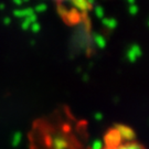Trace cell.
Segmentation results:
<instances>
[{"mask_svg":"<svg viewBox=\"0 0 149 149\" xmlns=\"http://www.w3.org/2000/svg\"><path fill=\"white\" fill-rule=\"evenodd\" d=\"M29 1H30V0H22V2H26V3H27V2H29Z\"/></svg>","mask_w":149,"mask_h":149,"instance_id":"cell-20","label":"cell"},{"mask_svg":"<svg viewBox=\"0 0 149 149\" xmlns=\"http://www.w3.org/2000/svg\"><path fill=\"white\" fill-rule=\"evenodd\" d=\"M10 23H11V19L9 18V17H6V18H3V24L8 26V24H10Z\"/></svg>","mask_w":149,"mask_h":149,"instance_id":"cell-14","label":"cell"},{"mask_svg":"<svg viewBox=\"0 0 149 149\" xmlns=\"http://www.w3.org/2000/svg\"><path fill=\"white\" fill-rule=\"evenodd\" d=\"M6 6L3 3H0V10H5Z\"/></svg>","mask_w":149,"mask_h":149,"instance_id":"cell-19","label":"cell"},{"mask_svg":"<svg viewBox=\"0 0 149 149\" xmlns=\"http://www.w3.org/2000/svg\"><path fill=\"white\" fill-rule=\"evenodd\" d=\"M95 15L98 19H103V18H105V11H104V9H103V7H101V6H97V7H96L95 8Z\"/></svg>","mask_w":149,"mask_h":149,"instance_id":"cell-7","label":"cell"},{"mask_svg":"<svg viewBox=\"0 0 149 149\" xmlns=\"http://www.w3.org/2000/svg\"><path fill=\"white\" fill-rule=\"evenodd\" d=\"M47 9H48V6L45 5V3H39V5L36 6V8L33 10H34V12H38V13H42Z\"/></svg>","mask_w":149,"mask_h":149,"instance_id":"cell-8","label":"cell"},{"mask_svg":"<svg viewBox=\"0 0 149 149\" xmlns=\"http://www.w3.org/2000/svg\"><path fill=\"white\" fill-rule=\"evenodd\" d=\"M72 2H73V6L77 10L87 11L90 8V5L86 2V0H72Z\"/></svg>","mask_w":149,"mask_h":149,"instance_id":"cell-3","label":"cell"},{"mask_svg":"<svg viewBox=\"0 0 149 149\" xmlns=\"http://www.w3.org/2000/svg\"><path fill=\"white\" fill-rule=\"evenodd\" d=\"M59 12H60V15H66V12H68V11H66V9H65V8H63V7H60L59 8Z\"/></svg>","mask_w":149,"mask_h":149,"instance_id":"cell-15","label":"cell"},{"mask_svg":"<svg viewBox=\"0 0 149 149\" xmlns=\"http://www.w3.org/2000/svg\"><path fill=\"white\" fill-rule=\"evenodd\" d=\"M34 13V10L33 8H26V9H18V10L13 11V16L17 17V18H21V19H24L27 17L31 16Z\"/></svg>","mask_w":149,"mask_h":149,"instance_id":"cell-2","label":"cell"},{"mask_svg":"<svg viewBox=\"0 0 149 149\" xmlns=\"http://www.w3.org/2000/svg\"><path fill=\"white\" fill-rule=\"evenodd\" d=\"M30 26H31V24L23 19V21H22V23H21V29H22V30H24V31H26V30H28V29H30Z\"/></svg>","mask_w":149,"mask_h":149,"instance_id":"cell-13","label":"cell"},{"mask_svg":"<svg viewBox=\"0 0 149 149\" xmlns=\"http://www.w3.org/2000/svg\"><path fill=\"white\" fill-rule=\"evenodd\" d=\"M129 50L135 54V56L138 59L139 56H141V54H143V51H141V49L139 47L138 44H133V45H130L129 47Z\"/></svg>","mask_w":149,"mask_h":149,"instance_id":"cell-6","label":"cell"},{"mask_svg":"<svg viewBox=\"0 0 149 149\" xmlns=\"http://www.w3.org/2000/svg\"><path fill=\"white\" fill-rule=\"evenodd\" d=\"M102 22H103V24L105 27L111 29V30H113V29H115V28L117 27V21L114 18H103Z\"/></svg>","mask_w":149,"mask_h":149,"instance_id":"cell-4","label":"cell"},{"mask_svg":"<svg viewBox=\"0 0 149 149\" xmlns=\"http://www.w3.org/2000/svg\"><path fill=\"white\" fill-rule=\"evenodd\" d=\"M12 2L17 6H21L22 3H23V2H22V0H12Z\"/></svg>","mask_w":149,"mask_h":149,"instance_id":"cell-16","label":"cell"},{"mask_svg":"<svg viewBox=\"0 0 149 149\" xmlns=\"http://www.w3.org/2000/svg\"><path fill=\"white\" fill-rule=\"evenodd\" d=\"M127 1H128V3L132 6V5H135V1H136V0H127Z\"/></svg>","mask_w":149,"mask_h":149,"instance_id":"cell-18","label":"cell"},{"mask_svg":"<svg viewBox=\"0 0 149 149\" xmlns=\"http://www.w3.org/2000/svg\"><path fill=\"white\" fill-rule=\"evenodd\" d=\"M94 41H95L96 45L100 49H105V47H106V39L100 33L94 34Z\"/></svg>","mask_w":149,"mask_h":149,"instance_id":"cell-5","label":"cell"},{"mask_svg":"<svg viewBox=\"0 0 149 149\" xmlns=\"http://www.w3.org/2000/svg\"><path fill=\"white\" fill-rule=\"evenodd\" d=\"M97 149H145L132 128L115 125L107 129Z\"/></svg>","mask_w":149,"mask_h":149,"instance_id":"cell-1","label":"cell"},{"mask_svg":"<svg viewBox=\"0 0 149 149\" xmlns=\"http://www.w3.org/2000/svg\"><path fill=\"white\" fill-rule=\"evenodd\" d=\"M30 30H31L32 32H34V33H37V32H39L40 30H41V26H40L38 22L32 23L31 26H30Z\"/></svg>","mask_w":149,"mask_h":149,"instance_id":"cell-10","label":"cell"},{"mask_svg":"<svg viewBox=\"0 0 149 149\" xmlns=\"http://www.w3.org/2000/svg\"><path fill=\"white\" fill-rule=\"evenodd\" d=\"M128 11H129V13H130L132 16H135V15L138 13V7H137L136 5H132L130 7H129Z\"/></svg>","mask_w":149,"mask_h":149,"instance_id":"cell-11","label":"cell"},{"mask_svg":"<svg viewBox=\"0 0 149 149\" xmlns=\"http://www.w3.org/2000/svg\"><path fill=\"white\" fill-rule=\"evenodd\" d=\"M94 1H96V0H86V2H87V3H88V5H93V3H94Z\"/></svg>","mask_w":149,"mask_h":149,"instance_id":"cell-17","label":"cell"},{"mask_svg":"<svg viewBox=\"0 0 149 149\" xmlns=\"http://www.w3.org/2000/svg\"><path fill=\"white\" fill-rule=\"evenodd\" d=\"M37 19H38V18H37V15H36V13H33V15L27 17V18H24V20L29 22L30 24H32V23H36V22H37Z\"/></svg>","mask_w":149,"mask_h":149,"instance_id":"cell-9","label":"cell"},{"mask_svg":"<svg viewBox=\"0 0 149 149\" xmlns=\"http://www.w3.org/2000/svg\"><path fill=\"white\" fill-rule=\"evenodd\" d=\"M127 59L129 60L130 62H135V61L137 60V58L135 56V54H134L129 49H128V51H127Z\"/></svg>","mask_w":149,"mask_h":149,"instance_id":"cell-12","label":"cell"}]
</instances>
